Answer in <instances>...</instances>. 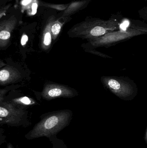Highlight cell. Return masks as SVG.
Segmentation results:
<instances>
[{
    "label": "cell",
    "mask_w": 147,
    "mask_h": 148,
    "mask_svg": "<svg viewBox=\"0 0 147 148\" xmlns=\"http://www.w3.org/2000/svg\"><path fill=\"white\" fill-rule=\"evenodd\" d=\"M31 1L32 0H23L22 2V3L23 5H27L28 3H30Z\"/></svg>",
    "instance_id": "obj_13"
},
{
    "label": "cell",
    "mask_w": 147,
    "mask_h": 148,
    "mask_svg": "<svg viewBox=\"0 0 147 148\" xmlns=\"http://www.w3.org/2000/svg\"><path fill=\"white\" fill-rule=\"evenodd\" d=\"M53 21L52 18L50 19L43 30L41 37V46L42 49L45 51L49 49L51 44L52 40L53 39L51 27Z\"/></svg>",
    "instance_id": "obj_7"
},
{
    "label": "cell",
    "mask_w": 147,
    "mask_h": 148,
    "mask_svg": "<svg viewBox=\"0 0 147 148\" xmlns=\"http://www.w3.org/2000/svg\"><path fill=\"white\" fill-rule=\"evenodd\" d=\"M77 95V92L74 89L65 85L54 83L45 84L41 93L43 99L47 101L60 97L72 98Z\"/></svg>",
    "instance_id": "obj_3"
},
{
    "label": "cell",
    "mask_w": 147,
    "mask_h": 148,
    "mask_svg": "<svg viewBox=\"0 0 147 148\" xmlns=\"http://www.w3.org/2000/svg\"><path fill=\"white\" fill-rule=\"evenodd\" d=\"M108 84L110 88L117 92H119V91H121L123 89V88H121V84L118 81L114 79H110L109 80Z\"/></svg>",
    "instance_id": "obj_9"
},
{
    "label": "cell",
    "mask_w": 147,
    "mask_h": 148,
    "mask_svg": "<svg viewBox=\"0 0 147 148\" xmlns=\"http://www.w3.org/2000/svg\"><path fill=\"white\" fill-rule=\"evenodd\" d=\"M28 40V37L26 35H23L21 40V44L24 45Z\"/></svg>",
    "instance_id": "obj_12"
},
{
    "label": "cell",
    "mask_w": 147,
    "mask_h": 148,
    "mask_svg": "<svg viewBox=\"0 0 147 148\" xmlns=\"http://www.w3.org/2000/svg\"><path fill=\"white\" fill-rule=\"evenodd\" d=\"M124 18L121 14H112L107 20L88 17L72 27L68 31V34L72 38L91 40L116 30Z\"/></svg>",
    "instance_id": "obj_1"
},
{
    "label": "cell",
    "mask_w": 147,
    "mask_h": 148,
    "mask_svg": "<svg viewBox=\"0 0 147 148\" xmlns=\"http://www.w3.org/2000/svg\"><path fill=\"white\" fill-rule=\"evenodd\" d=\"M145 1H147V0H145Z\"/></svg>",
    "instance_id": "obj_14"
},
{
    "label": "cell",
    "mask_w": 147,
    "mask_h": 148,
    "mask_svg": "<svg viewBox=\"0 0 147 148\" xmlns=\"http://www.w3.org/2000/svg\"><path fill=\"white\" fill-rule=\"evenodd\" d=\"M17 23L16 17H12L3 21L0 24V48L3 49L7 47L9 41L11 32L15 27Z\"/></svg>",
    "instance_id": "obj_5"
},
{
    "label": "cell",
    "mask_w": 147,
    "mask_h": 148,
    "mask_svg": "<svg viewBox=\"0 0 147 148\" xmlns=\"http://www.w3.org/2000/svg\"></svg>",
    "instance_id": "obj_15"
},
{
    "label": "cell",
    "mask_w": 147,
    "mask_h": 148,
    "mask_svg": "<svg viewBox=\"0 0 147 148\" xmlns=\"http://www.w3.org/2000/svg\"><path fill=\"white\" fill-rule=\"evenodd\" d=\"M0 117L1 121L14 123L20 121L25 114V111L16 108L11 103L0 101Z\"/></svg>",
    "instance_id": "obj_4"
},
{
    "label": "cell",
    "mask_w": 147,
    "mask_h": 148,
    "mask_svg": "<svg viewBox=\"0 0 147 148\" xmlns=\"http://www.w3.org/2000/svg\"><path fill=\"white\" fill-rule=\"evenodd\" d=\"M37 8H38V4L36 2L33 3L32 6V14L33 15L35 14L37 12Z\"/></svg>",
    "instance_id": "obj_11"
},
{
    "label": "cell",
    "mask_w": 147,
    "mask_h": 148,
    "mask_svg": "<svg viewBox=\"0 0 147 148\" xmlns=\"http://www.w3.org/2000/svg\"><path fill=\"white\" fill-rule=\"evenodd\" d=\"M72 116V112L68 110L48 115L36 125L33 132V136L38 137L55 133L68 124Z\"/></svg>",
    "instance_id": "obj_2"
},
{
    "label": "cell",
    "mask_w": 147,
    "mask_h": 148,
    "mask_svg": "<svg viewBox=\"0 0 147 148\" xmlns=\"http://www.w3.org/2000/svg\"><path fill=\"white\" fill-rule=\"evenodd\" d=\"M62 24L59 21H54L51 27L52 39L53 40H55L61 31Z\"/></svg>",
    "instance_id": "obj_8"
},
{
    "label": "cell",
    "mask_w": 147,
    "mask_h": 148,
    "mask_svg": "<svg viewBox=\"0 0 147 148\" xmlns=\"http://www.w3.org/2000/svg\"><path fill=\"white\" fill-rule=\"evenodd\" d=\"M21 77V74L16 69L7 66L0 70V84L4 85L15 82Z\"/></svg>",
    "instance_id": "obj_6"
},
{
    "label": "cell",
    "mask_w": 147,
    "mask_h": 148,
    "mask_svg": "<svg viewBox=\"0 0 147 148\" xmlns=\"http://www.w3.org/2000/svg\"><path fill=\"white\" fill-rule=\"evenodd\" d=\"M139 16L141 19L147 21V5L138 11Z\"/></svg>",
    "instance_id": "obj_10"
}]
</instances>
